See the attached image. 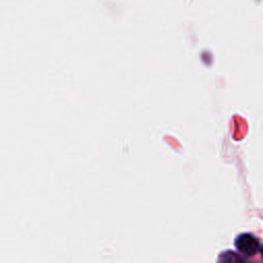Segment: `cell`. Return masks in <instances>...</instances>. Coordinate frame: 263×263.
<instances>
[{"mask_svg":"<svg viewBox=\"0 0 263 263\" xmlns=\"http://www.w3.org/2000/svg\"><path fill=\"white\" fill-rule=\"evenodd\" d=\"M260 251H261V254H262V257H263V247H261V249H260Z\"/></svg>","mask_w":263,"mask_h":263,"instance_id":"cell-2","label":"cell"},{"mask_svg":"<svg viewBox=\"0 0 263 263\" xmlns=\"http://www.w3.org/2000/svg\"><path fill=\"white\" fill-rule=\"evenodd\" d=\"M234 245L236 249L246 256H253L260 250L259 240L253 234L250 233L239 234L235 238Z\"/></svg>","mask_w":263,"mask_h":263,"instance_id":"cell-1","label":"cell"}]
</instances>
